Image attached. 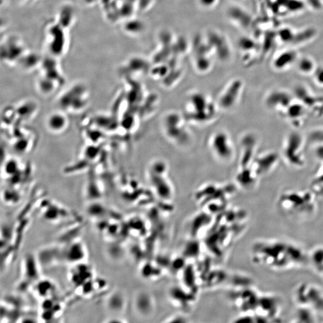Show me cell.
I'll list each match as a JSON object with an SVG mask.
<instances>
[{
	"instance_id": "cell-1",
	"label": "cell",
	"mask_w": 323,
	"mask_h": 323,
	"mask_svg": "<svg viewBox=\"0 0 323 323\" xmlns=\"http://www.w3.org/2000/svg\"><path fill=\"white\" fill-rule=\"evenodd\" d=\"M251 259L255 265L272 271L283 272L308 266V252L289 240L263 238L252 246Z\"/></svg>"
},
{
	"instance_id": "cell-2",
	"label": "cell",
	"mask_w": 323,
	"mask_h": 323,
	"mask_svg": "<svg viewBox=\"0 0 323 323\" xmlns=\"http://www.w3.org/2000/svg\"><path fill=\"white\" fill-rule=\"evenodd\" d=\"M318 197L312 190L289 191L278 197L277 206L286 217L297 221L311 220L318 211Z\"/></svg>"
},
{
	"instance_id": "cell-3",
	"label": "cell",
	"mask_w": 323,
	"mask_h": 323,
	"mask_svg": "<svg viewBox=\"0 0 323 323\" xmlns=\"http://www.w3.org/2000/svg\"><path fill=\"white\" fill-rule=\"evenodd\" d=\"M185 111L188 120L201 124L210 123L216 114L215 105L208 97L202 93H194L186 101Z\"/></svg>"
},
{
	"instance_id": "cell-4",
	"label": "cell",
	"mask_w": 323,
	"mask_h": 323,
	"mask_svg": "<svg viewBox=\"0 0 323 323\" xmlns=\"http://www.w3.org/2000/svg\"><path fill=\"white\" fill-rule=\"evenodd\" d=\"M292 298L296 307L309 308L323 314V289L317 284L302 282L293 291Z\"/></svg>"
},
{
	"instance_id": "cell-5",
	"label": "cell",
	"mask_w": 323,
	"mask_h": 323,
	"mask_svg": "<svg viewBox=\"0 0 323 323\" xmlns=\"http://www.w3.org/2000/svg\"><path fill=\"white\" fill-rule=\"evenodd\" d=\"M69 31L55 20L47 24L46 44L50 55L59 58L66 54L69 46Z\"/></svg>"
},
{
	"instance_id": "cell-6",
	"label": "cell",
	"mask_w": 323,
	"mask_h": 323,
	"mask_svg": "<svg viewBox=\"0 0 323 323\" xmlns=\"http://www.w3.org/2000/svg\"><path fill=\"white\" fill-rule=\"evenodd\" d=\"M305 139L298 132L290 133L284 141L282 155L290 167L301 168L305 164Z\"/></svg>"
},
{
	"instance_id": "cell-7",
	"label": "cell",
	"mask_w": 323,
	"mask_h": 323,
	"mask_svg": "<svg viewBox=\"0 0 323 323\" xmlns=\"http://www.w3.org/2000/svg\"><path fill=\"white\" fill-rule=\"evenodd\" d=\"M28 50L24 41L18 35H5L1 43V60L7 66H17Z\"/></svg>"
},
{
	"instance_id": "cell-8",
	"label": "cell",
	"mask_w": 323,
	"mask_h": 323,
	"mask_svg": "<svg viewBox=\"0 0 323 323\" xmlns=\"http://www.w3.org/2000/svg\"><path fill=\"white\" fill-rule=\"evenodd\" d=\"M61 105L68 111H78L87 105L88 90L82 83H76L71 86L62 95Z\"/></svg>"
},
{
	"instance_id": "cell-9",
	"label": "cell",
	"mask_w": 323,
	"mask_h": 323,
	"mask_svg": "<svg viewBox=\"0 0 323 323\" xmlns=\"http://www.w3.org/2000/svg\"><path fill=\"white\" fill-rule=\"evenodd\" d=\"M281 309V299L277 295L263 293L260 296L254 314L263 323L278 322Z\"/></svg>"
},
{
	"instance_id": "cell-10",
	"label": "cell",
	"mask_w": 323,
	"mask_h": 323,
	"mask_svg": "<svg viewBox=\"0 0 323 323\" xmlns=\"http://www.w3.org/2000/svg\"><path fill=\"white\" fill-rule=\"evenodd\" d=\"M295 98L307 109L310 115L319 117L323 115V97L319 96L304 85L296 87Z\"/></svg>"
},
{
	"instance_id": "cell-11",
	"label": "cell",
	"mask_w": 323,
	"mask_h": 323,
	"mask_svg": "<svg viewBox=\"0 0 323 323\" xmlns=\"http://www.w3.org/2000/svg\"><path fill=\"white\" fill-rule=\"evenodd\" d=\"M210 147L216 158L222 162H229L233 158V143L226 133L219 131L213 134L210 138Z\"/></svg>"
},
{
	"instance_id": "cell-12",
	"label": "cell",
	"mask_w": 323,
	"mask_h": 323,
	"mask_svg": "<svg viewBox=\"0 0 323 323\" xmlns=\"http://www.w3.org/2000/svg\"><path fill=\"white\" fill-rule=\"evenodd\" d=\"M295 100L294 95L283 90H276L269 93L266 97L265 105L271 110L282 115Z\"/></svg>"
},
{
	"instance_id": "cell-13",
	"label": "cell",
	"mask_w": 323,
	"mask_h": 323,
	"mask_svg": "<svg viewBox=\"0 0 323 323\" xmlns=\"http://www.w3.org/2000/svg\"><path fill=\"white\" fill-rule=\"evenodd\" d=\"M309 115L310 114L307 109L295 98V100L284 112L283 117L293 126L298 128L306 123Z\"/></svg>"
},
{
	"instance_id": "cell-14",
	"label": "cell",
	"mask_w": 323,
	"mask_h": 323,
	"mask_svg": "<svg viewBox=\"0 0 323 323\" xmlns=\"http://www.w3.org/2000/svg\"><path fill=\"white\" fill-rule=\"evenodd\" d=\"M278 160H279V156L278 154L269 151L256 157L252 167L259 177L266 176L273 171L276 168Z\"/></svg>"
},
{
	"instance_id": "cell-15",
	"label": "cell",
	"mask_w": 323,
	"mask_h": 323,
	"mask_svg": "<svg viewBox=\"0 0 323 323\" xmlns=\"http://www.w3.org/2000/svg\"><path fill=\"white\" fill-rule=\"evenodd\" d=\"M299 57L297 50L293 49L283 50L275 56L272 66L277 72H284L295 66Z\"/></svg>"
},
{
	"instance_id": "cell-16",
	"label": "cell",
	"mask_w": 323,
	"mask_h": 323,
	"mask_svg": "<svg viewBox=\"0 0 323 323\" xmlns=\"http://www.w3.org/2000/svg\"><path fill=\"white\" fill-rule=\"evenodd\" d=\"M243 84L239 80H235L227 86L220 98V103L224 108L230 109L239 102L242 91Z\"/></svg>"
},
{
	"instance_id": "cell-17",
	"label": "cell",
	"mask_w": 323,
	"mask_h": 323,
	"mask_svg": "<svg viewBox=\"0 0 323 323\" xmlns=\"http://www.w3.org/2000/svg\"><path fill=\"white\" fill-rule=\"evenodd\" d=\"M308 266L323 281V245L314 246L308 252Z\"/></svg>"
},
{
	"instance_id": "cell-18",
	"label": "cell",
	"mask_w": 323,
	"mask_h": 323,
	"mask_svg": "<svg viewBox=\"0 0 323 323\" xmlns=\"http://www.w3.org/2000/svg\"><path fill=\"white\" fill-rule=\"evenodd\" d=\"M77 17L76 10L72 4H64L59 8L56 21L69 30L75 23Z\"/></svg>"
},
{
	"instance_id": "cell-19",
	"label": "cell",
	"mask_w": 323,
	"mask_h": 323,
	"mask_svg": "<svg viewBox=\"0 0 323 323\" xmlns=\"http://www.w3.org/2000/svg\"><path fill=\"white\" fill-rule=\"evenodd\" d=\"M44 56L35 52L28 50L20 59L17 66L20 67L26 72H31L40 69L43 60Z\"/></svg>"
},
{
	"instance_id": "cell-20",
	"label": "cell",
	"mask_w": 323,
	"mask_h": 323,
	"mask_svg": "<svg viewBox=\"0 0 323 323\" xmlns=\"http://www.w3.org/2000/svg\"><path fill=\"white\" fill-rule=\"evenodd\" d=\"M47 127L53 133H61L67 129L69 120L62 112H53L47 117Z\"/></svg>"
},
{
	"instance_id": "cell-21",
	"label": "cell",
	"mask_w": 323,
	"mask_h": 323,
	"mask_svg": "<svg viewBox=\"0 0 323 323\" xmlns=\"http://www.w3.org/2000/svg\"><path fill=\"white\" fill-rule=\"evenodd\" d=\"M319 314L309 308L296 307L293 323H316L318 322Z\"/></svg>"
},
{
	"instance_id": "cell-22",
	"label": "cell",
	"mask_w": 323,
	"mask_h": 323,
	"mask_svg": "<svg viewBox=\"0 0 323 323\" xmlns=\"http://www.w3.org/2000/svg\"><path fill=\"white\" fill-rule=\"evenodd\" d=\"M296 65L299 72L305 76L313 75L317 67L316 61L310 56L299 57Z\"/></svg>"
},
{
	"instance_id": "cell-23",
	"label": "cell",
	"mask_w": 323,
	"mask_h": 323,
	"mask_svg": "<svg viewBox=\"0 0 323 323\" xmlns=\"http://www.w3.org/2000/svg\"><path fill=\"white\" fill-rule=\"evenodd\" d=\"M317 30L314 28H307L296 30L292 41V45H300L309 42L316 36Z\"/></svg>"
},
{
	"instance_id": "cell-24",
	"label": "cell",
	"mask_w": 323,
	"mask_h": 323,
	"mask_svg": "<svg viewBox=\"0 0 323 323\" xmlns=\"http://www.w3.org/2000/svg\"><path fill=\"white\" fill-rule=\"evenodd\" d=\"M141 22L136 20H132L131 18L126 19L124 22L123 29L127 34L129 35H135L140 33L141 29L143 28Z\"/></svg>"
},
{
	"instance_id": "cell-25",
	"label": "cell",
	"mask_w": 323,
	"mask_h": 323,
	"mask_svg": "<svg viewBox=\"0 0 323 323\" xmlns=\"http://www.w3.org/2000/svg\"><path fill=\"white\" fill-rule=\"evenodd\" d=\"M311 190L317 197L323 198V167L320 168L311 186Z\"/></svg>"
},
{
	"instance_id": "cell-26",
	"label": "cell",
	"mask_w": 323,
	"mask_h": 323,
	"mask_svg": "<svg viewBox=\"0 0 323 323\" xmlns=\"http://www.w3.org/2000/svg\"><path fill=\"white\" fill-rule=\"evenodd\" d=\"M314 82L319 87H323V65L317 66L313 74Z\"/></svg>"
},
{
	"instance_id": "cell-27",
	"label": "cell",
	"mask_w": 323,
	"mask_h": 323,
	"mask_svg": "<svg viewBox=\"0 0 323 323\" xmlns=\"http://www.w3.org/2000/svg\"><path fill=\"white\" fill-rule=\"evenodd\" d=\"M201 6L205 8H212L217 4L218 0H198Z\"/></svg>"
},
{
	"instance_id": "cell-28",
	"label": "cell",
	"mask_w": 323,
	"mask_h": 323,
	"mask_svg": "<svg viewBox=\"0 0 323 323\" xmlns=\"http://www.w3.org/2000/svg\"><path fill=\"white\" fill-rule=\"evenodd\" d=\"M17 5H25L31 3L34 0H10Z\"/></svg>"
},
{
	"instance_id": "cell-29",
	"label": "cell",
	"mask_w": 323,
	"mask_h": 323,
	"mask_svg": "<svg viewBox=\"0 0 323 323\" xmlns=\"http://www.w3.org/2000/svg\"><path fill=\"white\" fill-rule=\"evenodd\" d=\"M82 1H84L85 3L88 5H90L96 1V0H82Z\"/></svg>"
}]
</instances>
